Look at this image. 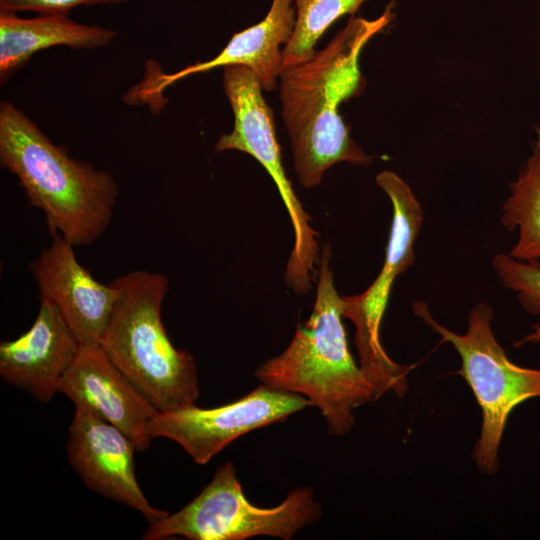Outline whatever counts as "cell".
Masks as SVG:
<instances>
[{
  "mask_svg": "<svg viewBox=\"0 0 540 540\" xmlns=\"http://www.w3.org/2000/svg\"><path fill=\"white\" fill-rule=\"evenodd\" d=\"M393 17L391 5L375 19L352 17L310 59L281 70V115L303 187L319 185L325 171L337 162L370 164L372 157L353 141L339 108L363 91L362 50Z\"/></svg>",
  "mask_w": 540,
  "mask_h": 540,
  "instance_id": "1",
  "label": "cell"
},
{
  "mask_svg": "<svg viewBox=\"0 0 540 540\" xmlns=\"http://www.w3.org/2000/svg\"><path fill=\"white\" fill-rule=\"evenodd\" d=\"M0 164L42 211L51 236L89 246L110 224L119 194L113 176L71 157L9 101L0 104Z\"/></svg>",
  "mask_w": 540,
  "mask_h": 540,
  "instance_id": "2",
  "label": "cell"
},
{
  "mask_svg": "<svg viewBox=\"0 0 540 540\" xmlns=\"http://www.w3.org/2000/svg\"><path fill=\"white\" fill-rule=\"evenodd\" d=\"M330 257L325 245L310 318L298 325L289 346L264 362L255 376L269 388L302 394L320 409L331 434L344 435L354 425L353 410L378 396L349 351L342 296L334 286Z\"/></svg>",
  "mask_w": 540,
  "mask_h": 540,
  "instance_id": "3",
  "label": "cell"
},
{
  "mask_svg": "<svg viewBox=\"0 0 540 540\" xmlns=\"http://www.w3.org/2000/svg\"><path fill=\"white\" fill-rule=\"evenodd\" d=\"M114 281L120 297L100 346L157 411L195 405L199 397L196 361L189 352L173 346L161 319L167 277L135 270Z\"/></svg>",
  "mask_w": 540,
  "mask_h": 540,
  "instance_id": "4",
  "label": "cell"
},
{
  "mask_svg": "<svg viewBox=\"0 0 540 540\" xmlns=\"http://www.w3.org/2000/svg\"><path fill=\"white\" fill-rule=\"evenodd\" d=\"M413 312L458 352L462 363L459 373L471 388L483 418L473 459L482 472L496 473L499 445L510 414L526 400L540 397V369L516 365L507 357L492 332L493 309L487 303H478L470 311L463 335L438 323L425 302H414Z\"/></svg>",
  "mask_w": 540,
  "mask_h": 540,
  "instance_id": "5",
  "label": "cell"
},
{
  "mask_svg": "<svg viewBox=\"0 0 540 540\" xmlns=\"http://www.w3.org/2000/svg\"><path fill=\"white\" fill-rule=\"evenodd\" d=\"M309 487L292 490L276 507L261 508L245 497L233 464L219 466L207 486L174 514L150 523L145 540L182 536L192 540H243L266 535L289 540L320 518Z\"/></svg>",
  "mask_w": 540,
  "mask_h": 540,
  "instance_id": "6",
  "label": "cell"
},
{
  "mask_svg": "<svg viewBox=\"0 0 540 540\" xmlns=\"http://www.w3.org/2000/svg\"><path fill=\"white\" fill-rule=\"evenodd\" d=\"M376 184L389 197L393 217L382 269L361 294L342 296L343 317L355 326L354 342L360 369L378 397L392 391L403 397L412 366L394 362L380 340V327L396 278L415 261L414 244L423 223V211L410 186L392 171H382Z\"/></svg>",
  "mask_w": 540,
  "mask_h": 540,
  "instance_id": "7",
  "label": "cell"
},
{
  "mask_svg": "<svg viewBox=\"0 0 540 540\" xmlns=\"http://www.w3.org/2000/svg\"><path fill=\"white\" fill-rule=\"evenodd\" d=\"M223 86L234 114V126L230 133L219 137L215 150L245 152L255 158L273 179L294 230V245L285 279L297 293L305 294L312 286V273L318 256V233L310 226L311 218L299 202L283 168L273 111L263 97L258 77L248 67H223Z\"/></svg>",
  "mask_w": 540,
  "mask_h": 540,
  "instance_id": "8",
  "label": "cell"
},
{
  "mask_svg": "<svg viewBox=\"0 0 540 540\" xmlns=\"http://www.w3.org/2000/svg\"><path fill=\"white\" fill-rule=\"evenodd\" d=\"M312 403L297 393L262 384L246 396L223 406L196 405L157 412L148 424L151 439L178 443L197 464L204 465L235 439L254 429L284 420Z\"/></svg>",
  "mask_w": 540,
  "mask_h": 540,
  "instance_id": "9",
  "label": "cell"
},
{
  "mask_svg": "<svg viewBox=\"0 0 540 540\" xmlns=\"http://www.w3.org/2000/svg\"><path fill=\"white\" fill-rule=\"evenodd\" d=\"M75 410L67 441L68 460L89 489L127 505L149 523L169 513L150 504L135 475L132 441L85 404Z\"/></svg>",
  "mask_w": 540,
  "mask_h": 540,
  "instance_id": "10",
  "label": "cell"
},
{
  "mask_svg": "<svg viewBox=\"0 0 540 540\" xmlns=\"http://www.w3.org/2000/svg\"><path fill=\"white\" fill-rule=\"evenodd\" d=\"M75 247L60 235L29 264L40 298L60 311L81 344H99L120 297L113 280L104 284L81 265Z\"/></svg>",
  "mask_w": 540,
  "mask_h": 540,
  "instance_id": "11",
  "label": "cell"
},
{
  "mask_svg": "<svg viewBox=\"0 0 540 540\" xmlns=\"http://www.w3.org/2000/svg\"><path fill=\"white\" fill-rule=\"evenodd\" d=\"M295 19L296 10L292 0H272L266 16L257 24L235 33L214 58L174 73L154 70L133 93H129L131 102L163 101L162 93L177 81L229 65L248 67L258 77L263 90H274L282 70L283 49L291 38Z\"/></svg>",
  "mask_w": 540,
  "mask_h": 540,
  "instance_id": "12",
  "label": "cell"
},
{
  "mask_svg": "<svg viewBox=\"0 0 540 540\" xmlns=\"http://www.w3.org/2000/svg\"><path fill=\"white\" fill-rule=\"evenodd\" d=\"M58 392L74 404H85L120 429L136 450L150 447L152 439L147 428L158 411L114 365L100 344H81Z\"/></svg>",
  "mask_w": 540,
  "mask_h": 540,
  "instance_id": "13",
  "label": "cell"
},
{
  "mask_svg": "<svg viewBox=\"0 0 540 540\" xmlns=\"http://www.w3.org/2000/svg\"><path fill=\"white\" fill-rule=\"evenodd\" d=\"M80 347L81 342L58 308L40 298L31 327L16 339L1 342L0 376L36 400L49 402Z\"/></svg>",
  "mask_w": 540,
  "mask_h": 540,
  "instance_id": "14",
  "label": "cell"
},
{
  "mask_svg": "<svg viewBox=\"0 0 540 540\" xmlns=\"http://www.w3.org/2000/svg\"><path fill=\"white\" fill-rule=\"evenodd\" d=\"M117 36L110 28L81 24L68 14H39L22 18L0 12V82L6 83L35 53L55 46L93 49L109 45Z\"/></svg>",
  "mask_w": 540,
  "mask_h": 540,
  "instance_id": "15",
  "label": "cell"
},
{
  "mask_svg": "<svg viewBox=\"0 0 540 540\" xmlns=\"http://www.w3.org/2000/svg\"><path fill=\"white\" fill-rule=\"evenodd\" d=\"M503 226L518 233L509 255L540 269V129L532 154L510 185V195L502 205Z\"/></svg>",
  "mask_w": 540,
  "mask_h": 540,
  "instance_id": "16",
  "label": "cell"
},
{
  "mask_svg": "<svg viewBox=\"0 0 540 540\" xmlns=\"http://www.w3.org/2000/svg\"><path fill=\"white\" fill-rule=\"evenodd\" d=\"M292 1L296 10L295 26L283 49L282 69L310 59L324 32L344 15L355 13L368 0Z\"/></svg>",
  "mask_w": 540,
  "mask_h": 540,
  "instance_id": "17",
  "label": "cell"
},
{
  "mask_svg": "<svg viewBox=\"0 0 540 540\" xmlns=\"http://www.w3.org/2000/svg\"><path fill=\"white\" fill-rule=\"evenodd\" d=\"M492 264L502 285L515 293L523 309L531 315H540V269L502 253L494 256ZM539 343L540 322L514 346Z\"/></svg>",
  "mask_w": 540,
  "mask_h": 540,
  "instance_id": "18",
  "label": "cell"
},
{
  "mask_svg": "<svg viewBox=\"0 0 540 540\" xmlns=\"http://www.w3.org/2000/svg\"><path fill=\"white\" fill-rule=\"evenodd\" d=\"M128 0H0V12L35 11L39 14H68L78 6L120 4Z\"/></svg>",
  "mask_w": 540,
  "mask_h": 540,
  "instance_id": "19",
  "label": "cell"
}]
</instances>
